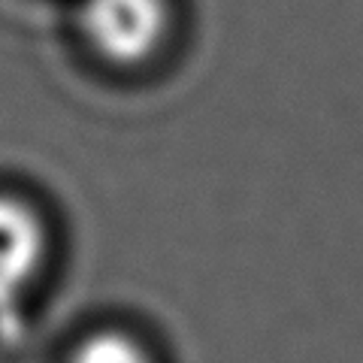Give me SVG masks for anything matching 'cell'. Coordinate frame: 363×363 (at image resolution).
Masks as SVG:
<instances>
[{
	"instance_id": "obj_1",
	"label": "cell",
	"mask_w": 363,
	"mask_h": 363,
	"mask_svg": "<svg viewBox=\"0 0 363 363\" xmlns=\"http://www.w3.org/2000/svg\"><path fill=\"white\" fill-rule=\"evenodd\" d=\"M76 28L104 64L140 70L173 40L176 0H76Z\"/></svg>"
},
{
	"instance_id": "obj_2",
	"label": "cell",
	"mask_w": 363,
	"mask_h": 363,
	"mask_svg": "<svg viewBox=\"0 0 363 363\" xmlns=\"http://www.w3.org/2000/svg\"><path fill=\"white\" fill-rule=\"evenodd\" d=\"M55 233L37 200L0 191V333L18 330L52 267Z\"/></svg>"
},
{
	"instance_id": "obj_3",
	"label": "cell",
	"mask_w": 363,
	"mask_h": 363,
	"mask_svg": "<svg viewBox=\"0 0 363 363\" xmlns=\"http://www.w3.org/2000/svg\"><path fill=\"white\" fill-rule=\"evenodd\" d=\"M70 363H157V357L136 333L121 327H100L79 339Z\"/></svg>"
}]
</instances>
